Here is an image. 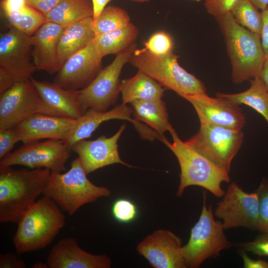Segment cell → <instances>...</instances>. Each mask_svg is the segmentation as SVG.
Segmentation results:
<instances>
[{"label": "cell", "mask_w": 268, "mask_h": 268, "mask_svg": "<svg viewBox=\"0 0 268 268\" xmlns=\"http://www.w3.org/2000/svg\"><path fill=\"white\" fill-rule=\"evenodd\" d=\"M51 174L46 168L28 170L0 167V223H18L43 194Z\"/></svg>", "instance_id": "1"}, {"label": "cell", "mask_w": 268, "mask_h": 268, "mask_svg": "<svg viewBox=\"0 0 268 268\" xmlns=\"http://www.w3.org/2000/svg\"><path fill=\"white\" fill-rule=\"evenodd\" d=\"M217 21L224 36L233 82L240 84L258 76L266 60L261 36L238 23L231 12Z\"/></svg>", "instance_id": "2"}, {"label": "cell", "mask_w": 268, "mask_h": 268, "mask_svg": "<svg viewBox=\"0 0 268 268\" xmlns=\"http://www.w3.org/2000/svg\"><path fill=\"white\" fill-rule=\"evenodd\" d=\"M65 217L57 204L44 197L24 213L13 238L18 254L43 249L49 245L65 224Z\"/></svg>", "instance_id": "3"}, {"label": "cell", "mask_w": 268, "mask_h": 268, "mask_svg": "<svg viewBox=\"0 0 268 268\" xmlns=\"http://www.w3.org/2000/svg\"><path fill=\"white\" fill-rule=\"evenodd\" d=\"M168 131L173 142H169L164 136L160 140L173 152L180 165V182L176 196L181 197L185 189L189 186H197L217 197L223 196L225 192L221 184L223 182L230 181L229 174L183 141L172 126Z\"/></svg>", "instance_id": "4"}, {"label": "cell", "mask_w": 268, "mask_h": 268, "mask_svg": "<svg viewBox=\"0 0 268 268\" xmlns=\"http://www.w3.org/2000/svg\"><path fill=\"white\" fill-rule=\"evenodd\" d=\"M77 157L66 173H52L43 194L53 200L69 216L85 204L110 196V190L93 184L87 177Z\"/></svg>", "instance_id": "5"}, {"label": "cell", "mask_w": 268, "mask_h": 268, "mask_svg": "<svg viewBox=\"0 0 268 268\" xmlns=\"http://www.w3.org/2000/svg\"><path fill=\"white\" fill-rule=\"evenodd\" d=\"M173 51L164 55L151 54L145 48L135 49L129 62L138 70L157 81L165 89L175 91L182 98L206 93L204 84L178 63Z\"/></svg>", "instance_id": "6"}, {"label": "cell", "mask_w": 268, "mask_h": 268, "mask_svg": "<svg viewBox=\"0 0 268 268\" xmlns=\"http://www.w3.org/2000/svg\"><path fill=\"white\" fill-rule=\"evenodd\" d=\"M206 191L198 221L192 227L188 243L182 247L187 268H198L209 258L219 256L220 252L232 247L224 233L222 222L214 219L211 205H206Z\"/></svg>", "instance_id": "7"}, {"label": "cell", "mask_w": 268, "mask_h": 268, "mask_svg": "<svg viewBox=\"0 0 268 268\" xmlns=\"http://www.w3.org/2000/svg\"><path fill=\"white\" fill-rule=\"evenodd\" d=\"M200 121L199 132L185 142L229 174L231 161L243 143L244 133L204 120Z\"/></svg>", "instance_id": "8"}, {"label": "cell", "mask_w": 268, "mask_h": 268, "mask_svg": "<svg viewBox=\"0 0 268 268\" xmlns=\"http://www.w3.org/2000/svg\"><path fill=\"white\" fill-rule=\"evenodd\" d=\"M71 151V146L64 139H50L43 142L26 143L0 159V167L19 165L61 173L67 169L65 164Z\"/></svg>", "instance_id": "9"}, {"label": "cell", "mask_w": 268, "mask_h": 268, "mask_svg": "<svg viewBox=\"0 0 268 268\" xmlns=\"http://www.w3.org/2000/svg\"><path fill=\"white\" fill-rule=\"evenodd\" d=\"M135 49L134 43L117 53L110 65L101 69L88 86L79 90L80 101L86 109L105 111L116 103L120 93V75Z\"/></svg>", "instance_id": "10"}, {"label": "cell", "mask_w": 268, "mask_h": 268, "mask_svg": "<svg viewBox=\"0 0 268 268\" xmlns=\"http://www.w3.org/2000/svg\"><path fill=\"white\" fill-rule=\"evenodd\" d=\"M223 196L217 203L214 215L222 220L224 229L244 227L257 230L259 196L256 190L248 193L232 182Z\"/></svg>", "instance_id": "11"}, {"label": "cell", "mask_w": 268, "mask_h": 268, "mask_svg": "<svg viewBox=\"0 0 268 268\" xmlns=\"http://www.w3.org/2000/svg\"><path fill=\"white\" fill-rule=\"evenodd\" d=\"M36 113L45 114V106L30 79L16 82L0 94V131Z\"/></svg>", "instance_id": "12"}, {"label": "cell", "mask_w": 268, "mask_h": 268, "mask_svg": "<svg viewBox=\"0 0 268 268\" xmlns=\"http://www.w3.org/2000/svg\"><path fill=\"white\" fill-rule=\"evenodd\" d=\"M32 52L31 36L10 27L0 37V69L16 82L30 79L36 70Z\"/></svg>", "instance_id": "13"}, {"label": "cell", "mask_w": 268, "mask_h": 268, "mask_svg": "<svg viewBox=\"0 0 268 268\" xmlns=\"http://www.w3.org/2000/svg\"><path fill=\"white\" fill-rule=\"evenodd\" d=\"M103 58L93 40L65 61L57 72L54 82L67 89L86 87L101 71Z\"/></svg>", "instance_id": "14"}, {"label": "cell", "mask_w": 268, "mask_h": 268, "mask_svg": "<svg viewBox=\"0 0 268 268\" xmlns=\"http://www.w3.org/2000/svg\"><path fill=\"white\" fill-rule=\"evenodd\" d=\"M182 240L172 231L155 230L136 246L138 254L154 268H186Z\"/></svg>", "instance_id": "15"}, {"label": "cell", "mask_w": 268, "mask_h": 268, "mask_svg": "<svg viewBox=\"0 0 268 268\" xmlns=\"http://www.w3.org/2000/svg\"><path fill=\"white\" fill-rule=\"evenodd\" d=\"M125 128V124H123L111 137H107L103 135L93 140L83 139L72 145V151L78 154L87 175L99 168L115 163L133 167L121 159L118 152L117 142Z\"/></svg>", "instance_id": "16"}, {"label": "cell", "mask_w": 268, "mask_h": 268, "mask_svg": "<svg viewBox=\"0 0 268 268\" xmlns=\"http://www.w3.org/2000/svg\"><path fill=\"white\" fill-rule=\"evenodd\" d=\"M183 98L192 104L199 120L236 130H241L246 123L245 117L239 105L226 98L211 97L206 93Z\"/></svg>", "instance_id": "17"}, {"label": "cell", "mask_w": 268, "mask_h": 268, "mask_svg": "<svg viewBox=\"0 0 268 268\" xmlns=\"http://www.w3.org/2000/svg\"><path fill=\"white\" fill-rule=\"evenodd\" d=\"M30 79L44 104L45 115L78 120L86 112L79 90L67 89L55 82L40 81L32 76Z\"/></svg>", "instance_id": "18"}, {"label": "cell", "mask_w": 268, "mask_h": 268, "mask_svg": "<svg viewBox=\"0 0 268 268\" xmlns=\"http://www.w3.org/2000/svg\"><path fill=\"white\" fill-rule=\"evenodd\" d=\"M76 120L36 113L14 128L19 140L24 143L45 138L67 140L71 134Z\"/></svg>", "instance_id": "19"}, {"label": "cell", "mask_w": 268, "mask_h": 268, "mask_svg": "<svg viewBox=\"0 0 268 268\" xmlns=\"http://www.w3.org/2000/svg\"><path fill=\"white\" fill-rule=\"evenodd\" d=\"M133 114L132 108L123 103L109 111H102L89 108L81 117L76 120L71 134L66 140L72 147L76 141L89 137L101 123L112 119L130 121L142 138L151 140L153 139L156 132L139 121L132 119Z\"/></svg>", "instance_id": "20"}, {"label": "cell", "mask_w": 268, "mask_h": 268, "mask_svg": "<svg viewBox=\"0 0 268 268\" xmlns=\"http://www.w3.org/2000/svg\"><path fill=\"white\" fill-rule=\"evenodd\" d=\"M46 262L50 268H110L112 264L107 255L86 252L72 237L63 238L55 244Z\"/></svg>", "instance_id": "21"}, {"label": "cell", "mask_w": 268, "mask_h": 268, "mask_svg": "<svg viewBox=\"0 0 268 268\" xmlns=\"http://www.w3.org/2000/svg\"><path fill=\"white\" fill-rule=\"evenodd\" d=\"M65 28L46 21L31 36L32 58L36 70L53 74L61 69L58 50Z\"/></svg>", "instance_id": "22"}, {"label": "cell", "mask_w": 268, "mask_h": 268, "mask_svg": "<svg viewBox=\"0 0 268 268\" xmlns=\"http://www.w3.org/2000/svg\"><path fill=\"white\" fill-rule=\"evenodd\" d=\"M93 17H89L66 27L58 45V59L62 67L71 56L86 47L95 38Z\"/></svg>", "instance_id": "23"}, {"label": "cell", "mask_w": 268, "mask_h": 268, "mask_svg": "<svg viewBox=\"0 0 268 268\" xmlns=\"http://www.w3.org/2000/svg\"><path fill=\"white\" fill-rule=\"evenodd\" d=\"M165 90L157 81L139 70L134 76L123 80L120 84L124 104L135 100L160 99Z\"/></svg>", "instance_id": "24"}, {"label": "cell", "mask_w": 268, "mask_h": 268, "mask_svg": "<svg viewBox=\"0 0 268 268\" xmlns=\"http://www.w3.org/2000/svg\"><path fill=\"white\" fill-rule=\"evenodd\" d=\"M131 104L134 119L147 124L161 137L172 126L166 104L161 99L135 100Z\"/></svg>", "instance_id": "25"}, {"label": "cell", "mask_w": 268, "mask_h": 268, "mask_svg": "<svg viewBox=\"0 0 268 268\" xmlns=\"http://www.w3.org/2000/svg\"><path fill=\"white\" fill-rule=\"evenodd\" d=\"M93 15L91 0H61L45 16L47 21L66 27Z\"/></svg>", "instance_id": "26"}, {"label": "cell", "mask_w": 268, "mask_h": 268, "mask_svg": "<svg viewBox=\"0 0 268 268\" xmlns=\"http://www.w3.org/2000/svg\"><path fill=\"white\" fill-rule=\"evenodd\" d=\"M250 80V88L244 92L236 94L218 92L216 96L239 105L245 104L252 107L264 117L268 124V90L258 76Z\"/></svg>", "instance_id": "27"}, {"label": "cell", "mask_w": 268, "mask_h": 268, "mask_svg": "<svg viewBox=\"0 0 268 268\" xmlns=\"http://www.w3.org/2000/svg\"><path fill=\"white\" fill-rule=\"evenodd\" d=\"M138 30L131 23L125 28L96 35L94 39L96 47L102 57L117 54L134 43Z\"/></svg>", "instance_id": "28"}, {"label": "cell", "mask_w": 268, "mask_h": 268, "mask_svg": "<svg viewBox=\"0 0 268 268\" xmlns=\"http://www.w3.org/2000/svg\"><path fill=\"white\" fill-rule=\"evenodd\" d=\"M130 18L127 12L120 7L106 6L97 19L92 22V30L96 36L128 26Z\"/></svg>", "instance_id": "29"}, {"label": "cell", "mask_w": 268, "mask_h": 268, "mask_svg": "<svg viewBox=\"0 0 268 268\" xmlns=\"http://www.w3.org/2000/svg\"><path fill=\"white\" fill-rule=\"evenodd\" d=\"M4 16L10 27L29 36H32L46 21L44 14L28 5Z\"/></svg>", "instance_id": "30"}, {"label": "cell", "mask_w": 268, "mask_h": 268, "mask_svg": "<svg viewBox=\"0 0 268 268\" xmlns=\"http://www.w3.org/2000/svg\"><path fill=\"white\" fill-rule=\"evenodd\" d=\"M231 12L238 23L261 36L263 27L261 12L249 0H241Z\"/></svg>", "instance_id": "31"}, {"label": "cell", "mask_w": 268, "mask_h": 268, "mask_svg": "<svg viewBox=\"0 0 268 268\" xmlns=\"http://www.w3.org/2000/svg\"><path fill=\"white\" fill-rule=\"evenodd\" d=\"M144 44V48L155 55H164L173 51L172 39L169 34L164 31L154 33Z\"/></svg>", "instance_id": "32"}, {"label": "cell", "mask_w": 268, "mask_h": 268, "mask_svg": "<svg viewBox=\"0 0 268 268\" xmlns=\"http://www.w3.org/2000/svg\"><path fill=\"white\" fill-rule=\"evenodd\" d=\"M256 191L259 196L257 230L261 233L268 232V179L263 178Z\"/></svg>", "instance_id": "33"}, {"label": "cell", "mask_w": 268, "mask_h": 268, "mask_svg": "<svg viewBox=\"0 0 268 268\" xmlns=\"http://www.w3.org/2000/svg\"><path fill=\"white\" fill-rule=\"evenodd\" d=\"M112 213L114 218L121 223H129L134 220L137 214V208L132 201L119 199L113 203Z\"/></svg>", "instance_id": "34"}, {"label": "cell", "mask_w": 268, "mask_h": 268, "mask_svg": "<svg viewBox=\"0 0 268 268\" xmlns=\"http://www.w3.org/2000/svg\"><path fill=\"white\" fill-rule=\"evenodd\" d=\"M241 0H204L207 12L216 20L230 12Z\"/></svg>", "instance_id": "35"}, {"label": "cell", "mask_w": 268, "mask_h": 268, "mask_svg": "<svg viewBox=\"0 0 268 268\" xmlns=\"http://www.w3.org/2000/svg\"><path fill=\"white\" fill-rule=\"evenodd\" d=\"M238 246L242 250L259 256H268V232L262 233L253 241L241 242Z\"/></svg>", "instance_id": "36"}, {"label": "cell", "mask_w": 268, "mask_h": 268, "mask_svg": "<svg viewBox=\"0 0 268 268\" xmlns=\"http://www.w3.org/2000/svg\"><path fill=\"white\" fill-rule=\"evenodd\" d=\"M19 138L14 127L0 131V159L9 153Z\"/></svg>", "instance_id": "37"}, {"label": "cell", "mask_w": 268, "mask_h": 268, "mask_svg": "<svg viewBox=\"0 0 268 268\" xmlns=\"http://www.w3.org/2000/svg\"><path fill=\"white\" fill-rule=\"evenodd\" d=\"M26 267L24 261L14 253L0 255V268H25Z\"/></svg>", "instance_id": "38"}, {"label": "cell", "mask_w": 268, "mask_h": 268, "mask_svg": "<svg viewBox=\"0 0 268 268\" xmlns=\"http://www.w3.org/2000/svg\"><path fill=\"white\" fill-rule=\"evenodd\" d=\"M61 0H26L29 6L44 15L55 7Z\"/></svg>", "instance_id": "39"}, {"label": "cell", "mask_w": 268, "mask_h": 268, "mask_svg": "<svg viewBox=\"0 0 268 268\" xmlns=\"http://www.w3.org/2000/svg\"><path fill=\"white\" fill-rule=\"evenodd\" d=\"M26 0H1L0 7L4 15L20 11L27 6Z\"/></svg>", "instance_id": "40"}, {"label": "cell", "mask_w": 268, "mask_h": 268, "mask_svg": "<svg viewBox=\"0 0 268 268\" xmlns=\"http://www.w3.org/2000/svg\"><path fill=\"white\" fill-rule=\"evenodd\" d=\"M261 14L263 27L261 39L266 59L268 58V7L262 10Z\"/></svg>", "instance_id": "41"}, {"label": "cell", "mask_w": 268, "mask_h": 268, "mask_svg": "<svg viewBox=\"0 0 268 268\" xmlns=\"http://www.w3.org/2000/svg\"><path fill=\"white\" fill-rule=\"evenodd\" d=\"M244 268H268V262L262 260H254L250 258L243 250L240 252Z\"/></svg>", "instance_id": "42"}, {"label": "cell", "mask_w": 268, "mask_h": 268, "mask_svg": "<svg viewBox=\"0 0 268 268\" xmlns=\"http://www.w3.org/2000/svg\"><path fill=\"white\" fill-rule=\"evenodd\" d=\"M16 82L4 70L0 69V94L11 87Z\"/></svg>", "instance_id": "43"}, {"label": "cell", "mask_w": 268, "mask_h": 268, "mask_svg": "<svg viewBox=\"0 0 268 268\" xmlns=\"http://www.w3.org/2000/svg\"><path fill=\"white\" fill-rule=\"evenodd\" d=\"M111 0H91L93 8V21L96 20Z\"/></svg>", "instance_id": "44"}, {"label": "cell", "mask_w": 268, "mask_h": 268, "mask_svg": "<svg viewBox=\"0 0 268 268\" xmlns=\"http://www.w3.org/2000/svg\"><path fill=\"white\" fill-rule=\"evenodd\" d=\"M258 76L263 81L268 90V58L266 59L262 70Z\"/></svg>", "instance_id": "45"}, {"label": "cell", "mask_w": 268, "mask_h": 268, "mask_svg": "<svg viewBox=\"0 0 268 268\" xmlns=\"http://www.w3.org/2000/svg\"><path fill=\"white\" fill-rule=\"evenodd\" d=\"M257 8L262 11L268 7V0H249Z\"/></svg>", "instance_id": "46"}, {"label": "cell", "mask_w": 268, "mask_h": 268, "mask_svg": "<svg viewBox=\"0 0 268 268\" xmlns=\"http://www.w3.org/2000/svg\"><path fill=\"white\" fill-rule=\"evenodd\" d=\"M34 268H47L48 265L42 262H38L34 265L32 267Z\"/></svg>", "instance_id": "47"}, {"label": "cell", "mask_w": 268, "mask_h": 268, "mask_svg": "<svg viewBox=\"0 0 268 268\" xmlns=\"http://www.w3.org/2000/svg\"><path fill=\"white\" fill-rule=\"evenodd\" d=\"M132 0L137 1V2H144V1H148L149 0Z\"/></svg>", "instance_id": "48"}, {"label": "cell", "mask_w": 268, "mask_h": 268, "mask_svg": "<svg viewBox=\"0 0 268 268\" xmlns=\"http://www.w3.org/2000/svg\"><path fill=\"white\" fill-rule=\"evenodd\" d=\"M195 0V1H200L201 0Z\"/></svg>", "instance_id": "49"}]
</instances>
